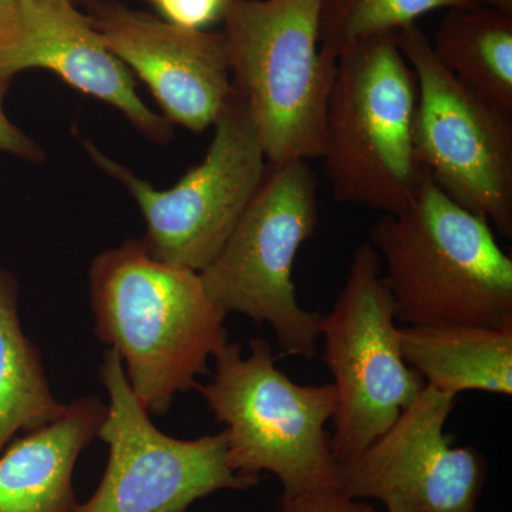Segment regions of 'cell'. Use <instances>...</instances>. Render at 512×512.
I'll return each instance as SVG.
<instances>
[{
	"mask_svg": "<svg viewBox=\"0 0 512 512\" xmlns=\"http://www.w3.org/2000/svg\"><path fill=\"white\" fill-rule=\"evenodd\" d=\"M89 276L94 333L120 356L147 413L167 414L227 345V313L208 296L200 272L158 261L140 239L101 252Z\"/></svg>",
	"mask_w": 512,
	"mask_h": 512,
	"instance_id": "6da1fadb",
	"label": "cell"
},
{
	"mask_svg": "<svg viewBox=\"0 0 512 512\" xmlns=\"http://www.w3.org/2000/svg\"><path fill=\"white\" fill-rule=\"evenodd\" d=\"M404 326L512 328V258L494 228L444 195L424 174L416 200L370 231Z\"/></svg>",
	"mask_w": 512,
	"mask_h": 512,
	"instance_id": "7a4b0ae2",
	"label": "cell"
},
{
	"mask_svg": "<svg viewBox=\"0 0 512 512\" xmlns=\"http://www.w3.org/2000/svg\"><path fill=\"white\" fill-rule=\"evenodd\" d=\"M417 94L397 33L340 53L320 157L335 200L382 215L413 204L426 174L414 154Z\"/></svg>",
	"mask_w": 512,
	"mask_h": 512,
	"instance_id": "3957f363",
	"label": "cell"
},
{
	"mask_svg": "<svg viewBox=\"0 0 512 512\" xmlns=\"http://www.w3.org/2000/svg\"><path fill=\"white\" fill-rule=\"evenodd\" d=\"M211 382L194 387L225 424L228 461L251 487L272 473L292 497L339 487V464L326 424L338 410L333 383L305 386L276 367L271 345L249 340V353L228 342L214 355Z\"/></svg>",
	"mask_w": 512,
	"mask_h": 512,
	"instance_id": "277c9868",
	"label": "cell"
},
{
	"mask_svg": "<svg viewBox=\"0 0 512 512\" xmlns=\"http://www.w3.org/2000/svg\"><path fill=\"white\" fill-rule=\"evenodd\" d=\"M323 0H232L224 19L235 93L269 165L322 157L338 60L320 50Z\"/></svg>",
	"mask_w": 512,
	"mask_h": 512,
	"instance_id": "5b68a950",
	"label": "cell"
},
{
	"mask_svg": "<svg viewBox=\"0 0 512 512\" xmlns=\"http://www.w3.org/2000/svg\"><path fill=\"white\" fill-rule=\"evenodd\" d=\"M318 222V178L308 161L268 165L224 247L200 272L222 311L266 323L284 355L306 360L318 353L320 315L302 308L292 275Z\"/></svg>",
	"mask_w": 512,
	"mask_h": 512,
	"instance_id": "8992f818",
	"label": "cell"
},
{
	"mask_svg": "<svg viewBox=\"0 0 512 512\" xmlns=\"http://www.w3.org/2000/svg\"><path fill=\"white\" fill-rule=\"evenodd\" d=\"M382 274L375 248L360 244L335 305L319 316L323 360L338 394L330 447L339 466L362 456L426 387L403 359L396 311Z\"/></svg>",
	"mask_w": 512,
	"mask_h": 512,
	"instance_id": "52a82bcc",
	"label": "cell"
},
{
	"mask_svg": "<svg viewBox=\"0 0 512 512\" xmlns=\"http://www.w3.org/2000/svg\"><path fill=\"white\" fill-rule=\"evenodd\" d=\"M212 127L204 160L168 190H157L83 141L94 164L136 200L147 224L140 241L148 254L195 272L204 271L224 247L269 165L254 117L235 90Z\"/></svg>",
	"mask_w": 512,
	"mask_h": 512,
	"instance_id": "ba28073f",
	"label": "cell"
},
{
	"mask_svg": "<svg viewBox=\"0 0 512 512\" xmlns=\"http://www.w3.org/2000/svg\"><path fill=\"white\" fill-rule=\"evenodd\" d=\"M417 80L414 154L460 207L512 238V113L473 92L441 64L419 26L397 33Z\"/></svg>",
	"mask_w": 512,
	"mask_h": 512,
	"instance_id": "9c48e42d",
	"label": "cell"
},
{
	"mask_svg": "<svg viewBox=\"0 0 512 512\" xmlns=\"http://www.w3.org/2000/svg\"><path fill=\"white\" fill-rule=\"evenodd\" d=\"M99 376L109 406L97 439L109 447V460L99 487L77 512H188L217 491L251 488L229 466L225 430L194 440L158 430L113 349L104 352Z\"/></svg>",
	"mask_w": 512,
	"mask_h": 512,
	"instance_id": "30bf717a",
	"label": "cell"
},
{
	"mask_svg": "<svg viewBox=\"0 0 512 512\" xmlns=\"http://www.w3.org/2000/svg\"><path fill=\"white\" fill-rule=\"evenodd\" d=\"M456 397L424 387L416 402L362 456L339 466V488L379 500L387 512H478L487 460L454 447L446 423Z\"/></svg>",
	"mask_w": 512,
	"mask_h": 512,
	"instance_id": "8fae6325",
	"label": "cell"
},
{
	"mask_svg": "<svg viewBox=\"0 0 512 512\" xmlns=\"http://www.w3.org/2000/svg\"><path fill=\"white\" fill-rule=\"evenodd\" d=\"M103 42L153 93L171 124L195 134L214 126L234 94L221 33L170 25L117 0H86Z\"/></svg>",
	"mask_w": 512,
	"mask_h": 512,
	"instance_id": "7c38bea8",
	"label": "cell"
},
{
	"mask_svg": "<svg viewBox=\"0 0 512 512\" xmlns=\"http://www.w3.org/2000/svg\"><path fill=\"white\" fill-rule=\"evenodd\" d=\"M29 69L50 70L73 89L110 104L154 143L173 140V124L138 96L134 74L72 2L23 0L19 42L0 64V80L9 83Z\"/></svg>",
	"mask_w": 512,
	"mask_h": 512,
	"instance_id": "4fadbf2b",
	"label": "cell"
},
{
	"mask_svg": "<svg viewBox=\"0 0 512 512\" xmlns=\"http://www.w3.org/2000/svg\"><path fill=\"white\" fill-rule=\"evenodd\" d=\"M106 412L97 397H79L52 423L10 441L0 453V512H77L74 468Z\"/></svg>",
	"mask_w": 512,
	"mask_h": 512,
	"instance_id": "5bb4252c",
	"label": "cell"
},
{
	"mask_svg": "<svg viewBox=\"0 0 512 512\" xmlns=\"http://www.w3.org/2000/svg\"><path fill=\"white\" fill-rule=\"evenodd\" d=\"M399 338L403 359L431 389L511 396L512 328L400 326Z\"/></svg>",
	"mask_w": 512,
	"mask_h": 512,
	"instance_id": "9a60e30c",
	"label": "cell"
},
{
	"mask_svg": "<svg viewBox=\"0 0 512 512\" xmlns=\"http://www.w3.org/2000/svg\"><path fill=\"white\" fill-rule=\"evenodd\" d=\"M430 43L461 83L512 113V13L483 3L447 9Z\"/></svg>",
	"mask_w": 512,
	"mask_h": 512,
	"instance_id": "2e32d148",
	"label": "cell"
},
{
	"mask_svg": "<svg viewBox=\"0 0 512 512\" xmlns=\"http://www.w3.org/2000/svg\"><path fill=\"white\" fill-rule=\"evenodd\" d=\"M50 389L40 350L19 316V282L0 266V453L18 433L52 423L63 413Z\"/></svg>",
	"mask_w": 512,
	"mask_h": 512,
	"instance_id": "e0dca14e",
	"label": "cell"
},
{
	"mask_svg": "<svg viewBox=\"0 0 512 512\" xmlns=\"http://www.w3.org/2000/svg\"><path fill=\"white\" fill-rule=\"evenodd\" d=\"M477 0H323L320 50L338 60L348 47L370 37L399 33L417 19L439 9L470 5Z\"/></svg>",
	"mask_w": 512,
	"mask_h": 512,
	"instance_id": "ac0fdd59",
	"label": "cell"
},
{
	"mask_svg": "<svg viewBox=\"0 0 512 512\" xmlns=\"http://www.w3.org/2000/svg\"><path fill=\"white\" fill-rule=\"evenodd\" d=\"M158 18L187 30H207L224 22L232 0H148Z\"/></svg>",
	"mask_w": 512,
	"mask_h": 512,
	"instance_id": "d6986e66",
	"label": "cell"
},
{
	"mask_svg": "<svg viewBox=\"0 0 512 512\" xmlns=\"http://www.w3.org/2000/svg\"><path fill=\"white\" fill-rule=\"evenodd\" d=\"M276 512H377L365 500L343 493L339 487L320 488L292 497H281Z\"/></svg>",
	"mask_w": 512,
	"mask_h": 512,
	"instance_id": "ffe728a7",
	"label": "cell"
},
{
	"mask_svg": "<svg viewBox=\"0 0 512 512\" xmlns=\"http://www.w3.org/2000/svg\"><path fill=\"white\" fill-rule=\"evenodd\" d=\"M8 82L0 80V151L13 154L29 161H43L46 158L45 151L35 143L22 130L8 119L3 110V97H5Z\"/></svg>",
	"mask_w": 512,
	"mask_h": 512,
	"instance_id": "44dd1931",
	"label": "cell"
},
{
	"mask_svg": "<svg viewBox=\"0 0 512 512\" xmlns=\"http://www.w3.org/2000/svg\"><path fill=\"white\" fill-rule=\"evenodd\" d=\"M22 15L23 0H0V64L18 45Z\"/></svg>",
	"mask_w": 512,
	"mask_h": 512,
	"instance_id": "7402d4cb",
	"label": "cell"
},
{
	"mask_svg": "<svg viewBox=\"0 0 512 512\" xmlns=\"http://www.w3.org/2000/svg\"><path fill=\"white\" fill-rule=\"evenodd\" d=\"M477 3H483V5L491 6V8L512 13V0H477Z\"/></svg>",
	"mask_w": 512,
	"mask_h": 512,
	"instance_id": "603a6c76",
	"label": "cell"
},
{
	"mask_svg": "<svg viewBox=\"0 0 512 512\" xmlns=\"http://www.w3.org/2000/svg\"><path fill=\"white\" fill-rule=\"evenodd\" d=\"M67 2H72V3H74V2H76V0H67Z\"/></svg>",
	"mask_w": 512,
	"mask_h": 512,
	"instance_id": "cb8c5ba5",
	"label": "cell"
}]
</instances>
